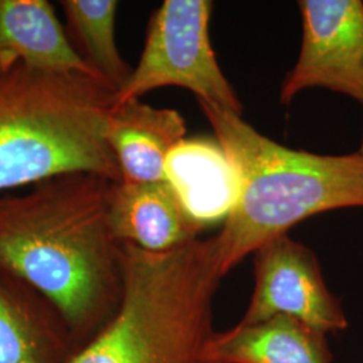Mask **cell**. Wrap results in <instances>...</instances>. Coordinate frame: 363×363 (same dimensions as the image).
<instances>
[{
	"label": "cell",
	"mask_w": 363,
	"mask_h": 363,
	"mask_svg": "<svg viewBox=\"0 0 363 363\" xmlns=\"http://www.w3.org/2000/svg\"><path fill=\"white\" fill-rule=\"evenodd\" d=\"M298 61L280 88L281 104L300 91L323 88L363 106V3L361 0H303Z\"/></svg>",
	"instance_id": "cell-7"
},
{
	"label": "cell",
	"mask_w": 363,
	"mask_h": 363,
	"mask_svg": "<svg viewBox=\"0 0 363 363\" xmlns=\"http://www.w3.org/2000/svg\"><path fill=\"white\" fill-rule=\"evenodd\" d=\"M255 289L238 323H259L286 316L328 334L346 331L349 319L328 289L319 259L288 234L255 253Z\"/></svg>",
	"instance_id": "cell-6"
},
{
	"label": "cell",
	"mask_w": 363,
	"mask_h": 363,
	"mask_svg": "<svg viewBox=\"0 0 363 363\" xmlns=\"http://www.w3.org/2000/svg\"><path fill=\"white\" fill-rule=\"evenodd\" d=\"M205 355L208 363H333L327 335L286 316L216 331Z\"/></svg>",
	"instance_id": "cell-13"
},
{
	"label": "cell",
	"mask_w": 363,
	"mask_h": 363,
	"mask_svg": "<svg viewBox=\"0 0 363 363\" xmlns=\"http://www.w3.org/2000/svg\"><path fill=\"white\" fill-rule=\"evenodd\" d=\"M164 181L203 229L228 218L238 195V178L218 142L183 139L169 152Z\"/></svg>",
	"instance_id": "cell-11"
},
{
	"label": "cell",
	"mask_w": 363,
	"mask_h": 363,
	"mask_svg": "<svg viewBox=\"0 0 363 363\" xmlns=\"http://www.w3.org/2000/svg\"><path fill=\"white\" fill-rule=\"evenodd\" d=\"M238 178L217 234L222 277L249 255L312 216L363 208V155H318L276 143L240 113L199 103Z\"/></svg>",
	"instance_id": "cell-2"
},
{
	"label": "cell",
	"mask_w": 363,
	"mask_h": 363,
	"mask_svg": "<svg viewBox=\"0 0 363 363\" xmlns=\"http://www.w3.org/2000/svg\"><path fill=\"white\" fill-rule=\"evenodd\" d=\"M123 298L72 363H208L220 286L216 238L154 253L120 244Z\"/></svg>",
	"instance_id": "cell-3"
},
{
	"label": "cell",
	"mask_w": 363,
	"mask_h": 363,
	"mask_svg": "<svg viewBox=\"0 0 363 363\" xmlns=\"http://www.w3.org/2000/svg\"><path fill=\"white\" fill-rule=\"evenodd\" d=\"M106 216L118 244L154 253L184 247L203 230L186 213L166 181L111 182Z\"/></svg>",
	"instance_id": "cell-8"
},
{
	"label": "cell",
	"mask_w": 363,
	"mask_h": 363,
	"mask_svg": "<svg viewBox=\"0 0 363 363\" xmlns=\"http://www.w3.org/2000/svg\"><path fill=\"white\" fill-rule=\"evenodd\" d=\"M115 96L91 74L0 62V194L69 172L120 181L105 139Z\"/></svg>",
	"instance_id": "cell-4"
},
{
	"label": "cell",
	"mask_w": 363,
	"mask_h": 363,
	"mask_svg": "<svg viewBox=\"0 0 363 363\" xmlns=\"http://www.w3.org/2000/svg\"><path fill=\"white\" fill-rule=\"evenodd\" d=\"M361 155H363V138H362V144H361V148H359V151H358Z\"/></svg>",
	"instance_id": "cell-15"
},
{
	"label": "cell",
	"mask_w": 363,
	"mask_h": 363,
	"mask_svg": "<svg viewBox=\"0 0 363 363\" xmlns=\"http://www.w3.org/2000/svg\"><path fill=\"white\" fill-rule=\"evenodd\" d=\"M213 3L166 0L151 15L143 52L115 105L140 100L150 91L179 86L194 93L198 103L242 112L233 86L223 76L210 40Z\"/></svg>",
	"instance_id": "cell-5"
},
{
	"label": "cell",
	"mask_w": 363,
	"mask_h": 363,
	"mask_svg": "<svg viewBox=\"0 0 363 363\" xmlns=\"http://www.w3.org/2000/svg\"><path fill=\"white\" fill-rule=\"evenodd\" d=\"M0 62L96 76L73 49L48 0H0Z\"/></svg>",
	"instance_id": "cell-12"
},
{
	"label": "cell",
	"mask_w": 363,
	"mask_h": 363,
	"mask_svg": "<svg viewBox=\"0 0 363 363\" xmlns=\"http://www.w3.org/2000/svg\"><path fill=\"white\" fill-rule=\"evenodd\" d=\"M105 139L120 169V181H164L169 152L186 139V121L178 111L128 100L112 106Z\"/></svg>",
	"instance_id": "cell-10"
},
{
	"label": "cell",
	"mask_w": 363,
	"mask_h": 363,
	"mask_svg": "<svg viewBox=\"0 0 363 363\" xmlns=\"http://www.w3.org/2000/svg\"><path fill=\"white\" fill-rule=\"evenodd\" d=\"M78 351L52 301L0 271V363H72Z\"/></svg>",
	"instance_id": "cell-9"
},
{
	"label": "cell",
	"mask_w": 363,
	"mask_h": 363,
	"mask_svg": "<svg viewBox=\"0 0 363 363\" xmlns=\"http://www.w3.org/2000/svg\"><path fill=\"white\" fill-rule=\"evenodd\" d=\"M65 31L73 49L91 72L120 91L132 67L117 48L116 0H62Z\"/></svg>",
	"instance_id": "cell-14"
},
{
	"label": "cell",
	"mask_w": 363,
	"mask_h": 363,
	"mask_svg": "<svg viewBox=\"0 0 363 363\" xmlns=\"http://www.w3.org/2000/svg\"><path fill=\"white\" fill-rule=\"evenodd\" d=\"M111 181L69 172L0 194V271L62 313L82 350L123 298L120 244L109 229Z\"/></svg>",
	"instance_id": "cell-1"
}]
</instances>
